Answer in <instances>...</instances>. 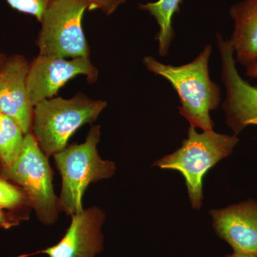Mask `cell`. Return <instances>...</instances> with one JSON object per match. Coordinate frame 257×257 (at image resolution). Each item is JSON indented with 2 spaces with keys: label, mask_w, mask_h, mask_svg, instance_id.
<instances>
[{
  "label": "cell",
  "mask_w": 257,
  "mask_h": 257,
  "mask_svg": "<svg viewBox=\"0 0 257 257\" xmlns=\"http://www.w3.org/2000/svg\"><path fill=\"white\" fill-rule=\"evenodd\" d=\"M220 54L221 77L226 96L222 103L226 122L234 135L250 125H257V87L240 75L229 40L216 34Z\"/></svg>",
  "instance_id": "obj_7"
},
{
  "label": "cell",
  "mask_w": 257,
  "mask_h": 257,
  "mask_svg": "<svg viewBox=\"0 0 257 257\" xmlns=\"http://www.w3.org/2000/svg\"><path fill=\"white\" fill-rule=\"evenodd\" d=\"M245 74L251 79H257V61L245 67Z\"/></svg>",
  "instance_id": "obj_19"
},
{
  "label": "cell",
  "mask_w": 257,
  "mask_h": 257,
  "mask_svg": "<svg viewBox=\"0 0 257 257\" xmlns=\"http://www.w3.org/2000/svg\"><path fill=\"white\" fill-rule=\"evenodd\" d=\"M211 53L212 45H205L194 60L179 66L162 63L152 56L143 60L147 70L170 83L180 100L179 114L190 126L202 131L213 130L211 111L217 109L221 100L220 87L209 74Z\"/></svg>",
  "instance_id": "obj_1"
},
{
  "label": "cell",
  "mask_w": 257,
  "mask_h": 257,
  "mask_svg": "<svg viewBox=\"0 0 257 257\" xmlns=\"http://www.w3.org/2000/svg\"><path fill=\"white\" fill-rule=\"evenodd\" d=\"M81 75L86 77L89 83L97 80L99 72L90 58L37 56L30 63L27 79L29 97L32 106L55 97L61 88Z\"/></svg>",
  "instance_id": "obj_8"
},
{
  "label": "cell",
  "mask_w": 257,
  "mask_h": 257,
  "mask_svg": "<svg viewBox=\"0 0 257 257\" xmlns=\"http://www.w3.org/2000/svg\"><path fill=\"white\" fill-rule=\"evenodd\" d=\"M226 257H257V256L250 254V253L233 252L231 254L226 255Z\"/></svg>",
  "instance_id": "obj_20"
},
{
  "label": "cell",
  "mask_w": 257,
  "mask_h": 257,
  "mask_svg": "<svg viewBox=\"0 0 257 257\" xmlns=\"http://www.w3.org/2000/svg\"><path fill=\"white\" fill-rule=\"evenodd\" d=\"M29 202L23 190L10 183L5 177H0V208L15 209Z\"/></svg>",
  "instance_id": "obj_15"
},
{
  "label": "cell",
  "mask_w": 257,
  "mask_h": 257,
  "mask_svg": "<svg viewBox=\"0 0 257 257\" xmlns=\"http://www.w3.org/2000/svg\"><path fill=\"white\" fill-rule=\"evenodd\" d=\"M105 101L95 100L78 93L70 99L53 97L34 106L31 133L47 157L65 149L81 126L97 119Z\"/></svg>",
  "instance_id": "obj_2"
},
{
  "label": "cell",
  "mask_w": 257,
  "mask_h": 257,
  "mask_svg": "<svg viewBox=\"0 0 257 257\" xmlns=\"http://www.w3.org/2000/svg\"><path fill=\"white\" fill-rule=\"evenodd\" d=\"M87 3L88 10H99L106 15H111L126 0H84Z\"/></svg>",
  "instance_id": "obj_17"
},
{
  "label": "cell",
  "mask_w": 257,
  "mask_h": 257,
  "mask_svg": "<svg viewBox=\"0 0 257 257\" xmlns=\"http://www.w3.org/2000/svg\"><path fill=\"white\" fill-rule=\"evenodd\" d=\"M84 0H50L40 22L39 55L73 59L90 58V49L82 28Z\"/></svg>",
  "instance_id": "obj_6"
},
{
  "label": "cell",
  "mask_w": 257,
  "mask_h": 257,
  "mask_svg": "<svg viewBox=\"0 0 257 257\" xmlns=\"http://www.w3.org/2000/svg\"><path fill=\"white\" fill-rule=\"evenodd\" d=\"M100 140V126L91 128L85 141L67 147L55 154L54 159L62 177L59 203L60 209L69 215L84 210L82 197L91 183L114 175V162L101 160L97 145Z\"/></svg>",
  "instance_id": "obj_4"
},
{
  "label": "cell",
  "mask_w": 257,
  "mask_h": 257,
  "mask_svg": "<svg viewBox=\"0 0 257 257\" xmlns=\"http://www.w3.org/2000/svg\"><path fill=\"white\" fill-rule=\"evenodd\" d=\"M216 234L234 252L257 256V201H244L210 211Z\"/></svg>",
  "instance_id": "obj_11"
},
{
  "label": "cell",
  "mask_w": 257,
  "mask_h": 257,
  "mask_svg": "<svg viewBox=\"0 0 257 257\" xmlns=\"http://www.w3.org/2000/svg\"><path fill=\"white\" fill-rule=\"evenodd\" d=\"M104 213L92 207L72 216L70 226L55 246L40 251L49 257H96L103 250Z\"/></svg>",
  "instance_id": "obj_10"
},
{
  "label": "cell",
  "mask_w": 257,
  "mask_h": 257,
  "mask_svg": "<svg viewBox=\"0 0 257 257\" xmlns=\"http://www.w3.org/2000/svg\"><path fill=\"white\" fill-rule=\"evenodd\" d=\"M10 7L17 11L35 17L41 22L42 15L50 0H6Z\"/></svg>",
  "instance_id": "obj_16"
},
{
  "label": "cell",
  "mask_w": 257,
  "mask_h": 257,
  "mask_svg": "<svg viewBox=\"0 0 257 257\" xmlns=\"http://www.w3.org/2000/svg\"><path fill=\"white\" fill-rule=\"evenodd\" d=\"M3 114H2L1 111H0V120H1L2 116H3Z\"/></svg>",
  "instance_id": "obj_22"
},
{
  "label": "cell",
  "mask_w": 257,
  "mask_h": 257,
  "mask_svg": "<svg viewBox=\"0 0 257 257\" xmlns=\"http://www.w3.org/2000/svg\"><path fill=\"white\" fill-rule=\"evenodd\" d=\"M7 57H8V56L5 55L4 52L2 51L1 48H0V69H1V67H3V64H4Z\"/></svg>",
  "instance_id": "obj_21"
},
{
  "label": "cell",
  "mask_w": 257,
  "mask_h": 257,
  "mask_svg": "<svg viewBox=\"0 0 257 257\" xmlns=\"http://www.w3.org/2000/svg\"><path fill=\"white\" fill-rule=\"evenodd\" d=\"M229 15L234 24L229 42L236 62L246 67L257 61V0L233 5Z\"/></svg>",
  "instance_id": "obj_12"
},
{
  "label": "cell",
  "mask_w": 257,
  "mask_h": 257,
  "mask_svg": "<svg viewBox=\"0 0 257 257\" xmlns=\"http://www.w3.org/2000/svg\"><path fill=\"white\" fill-rule=\"evenodd\" d=\"M30 63L22 55L7 57L0 69V111L15 120L25 135L31 133L34 106L27 79Z\"/></svg>",
  "instance_id": "obj_9"
},
{
  "label": "cell",
  "mask_w": 257,
  "mask_h": 257,
  "mask_svg": "<svg viewBox=\"0 0 257 257\" xmlns=\"http://www.w3.org/2000/svg\"><path fill=\"white\" fill-rule=\"evenodd\" d=\"M2 175L18 184L45 224L55 223L60 210L52 183V172L47 156L31 133L25 135L20 156L10 167H3Z\"/></svg>",
  "instance_id": "obj_5"
},
{
  "label": "cell",
  "mask_w": 257,
  "mask_h": 257,
  "mask_svg": "<svg viewBox=\"0 0 257 257\" xmlns=\"http://www.w3.org/2000/svg\"><path fill=\"white\" fill-rule=\"evenodd\" d=\"M25 135L18 123L3 115L0 120V162L8 167L17 160L23 150Z\"/></svg>",
  "instance_id": "obj_14"
},
{
  "label": "cell",
  "mask_w": 257,
  "mask_h": 257,
  "mask_svg": "<svg viewBox=\"0 0 257 257\" xmlns=\"http://www.w3.org/2000/svg\"><path fill=\"white\" fill-rule=\"evenodd\" d=\"M239 140L236 135L202 131L189 126L182 147L155 162L161 169L177 170L184 176L192 207H202L203 179L218 162L230 156Z\"/></svg>",
  "instance_id": "obj_3"
},
{
  "label": "cell",
  "mask_w": 257,
  "mask_h": 257,
  "mask_svg": "<svg viewBox=\"0 0 257 257\" xmlns=\"http://www.w3.org/2000/svg\"><path fill=\"white\" fill-rule=\"evenodd\" d=\"M18 224V221L0 208V228L8 229Z\"/></svg>",
  "instance_id": "obj_18"
},
{
  "label": "cell",
  "mask_w": 257,
  "mask_h": 257,
  "mask_svg": "<svg viewBox=\"0 0 257 257\" xmlns=\"http://www.w3.org/2000/svg\"><path fill=\"white\" fill-rule=\"evenodd\" d=\"M183 0H157L140 5V8L147 12L156 20L159 26L156 40L158 42L159 54L162 57L168 55L172 42L175 37L173 18L178 13Z\"/></svg>",
  "instance_id": "obj_13"
}]
</instances>
